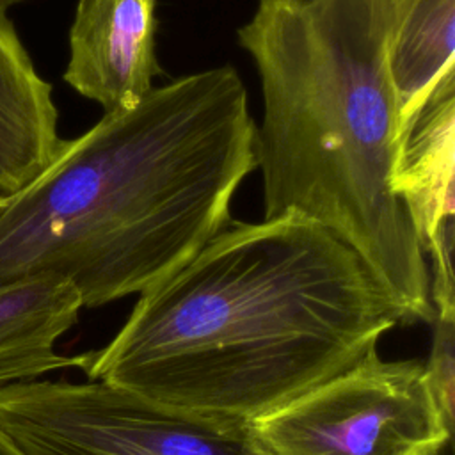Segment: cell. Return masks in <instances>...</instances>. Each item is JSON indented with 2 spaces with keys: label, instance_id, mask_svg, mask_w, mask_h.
Here are the masks:
<instances>
[{
  "label": "cell",
  "instance_id": "1",
  "mask_svg": "<svg viewBox=\"0 0 455 455\" xmlns=\"http://www.w3.org/2000/svg\"><path fill=\"white\" fill-rule=\"evenodd\" d=\"M398 323L355 251L283 215L224 228L139 295L82 371L165 409L247 423L347 370Z\"/></svg>",
  "mask_w": 455,
  "mask_h": 455
},
{
  "label": "cell",
  "instance_id": "2",
  "mask_svg": "<svg viewBox=\"0 0 455 455\" xmlns=\"http://www.w3.org/2000/svg\"><path fill=\"white\" fill-rule=\"evenodd\" d=\"M256 124L233 66L153 87L82 135L0 208V283L50 274L84 307L140 295L229 226L256 167Z\"/></svg>",
  "mask_w": 455,
  "mask_h": 455
},
{
  "label": "cell",
  "instance_id": "3",
  "mask_svg": "<svg viewBox=\"0 0 455 455\" xmlns=\"http://www.w3.org/2000/svg\"><path fill=\"white\" fill-rule=\"evenodd\" d=\"M387 0H258L238 28L259 73L263 219L297 215L343 240L402 323H434L430 272L389 185L398 101Z\"/></svg>",
  "mask_w": 455,
  "mask_h": 455
},
{
  "label": "cell",
  "instance_id": "4",
  "mask_svg": "<svg viewBox=\"0 0 455 455\" xmlns=\"http://www.w3.org/2000/svg\"><path fill=\"white\" fill-rule=\"evenodd\" d=\"M267 455H437L450 441L419 359L359 361L245 423Z\"/></svg>",
  "mask_w": 455,
  "mask_h": 455
},
{
  "label": "cell",
  "instance_id": "5",
  "mask_svg": "<svg viewBox=\"0 0 455 455\" xmlns=\"http://www.w3.org/2000/svg\"><path fill=\"white\" fill-rule=\"evenodd\" d=\"M0 425L27 455H267L245 423L178 412L96 380L4 386Z\"/></svg>",
  "mask_w": 455,
  "mask_h": 455
},
{
  "label": "cell",
  "instance_id": "6",
  "mask_svg": "<svg viewBox=\"0 0 455 455\" xmlns=\"http://www.w3.org/2000/svg\"><path fill=\"white\" fill-rule=\"evenodd\" d=\"M389 185L427 259L435 318H455V64L400 112Z\"/></svg>",
  "mask_w": 455,
  "mask_h": 455
},
{
  "label": "cell",
  "instance_id": "7",
  "mask_svg": "<svg viewBox=\"0 0 455 455\" xmlns=\"http://www.w3.org/2000/svg\"><path fill=\"white\" fill-rule=\"evenodd\" d=\"M158 0H78L64 82L103 112L139 103L162 73Z\"/></svg>",
  "mask_w": 455,
  "mask_h": 455
},
{
  "label": "cell",
  "instance_id": "8",
  "mask_svg": "<svg viewBox=\"0 0 455 455\" xmlns=\"http://www.w3.org/2000/svg\"><path fill=\"white\" fill-rule=\"evenodd\" d=\"M82 307L78 290L59 275L0 283V387L32 382L55 370H82L85 352H57V341L75 327Z\"/></svg>",
  "mask_w": 455,
  "mask_h": 455
},
{
  "label": "cell",
  "instance_id": "9",
  "mask_svg": "<svg viewBox=\"0 0 455 455\" xmlns=\"http://www.w3.org/2000/svg\"><path fill=\"white\" fill-rule=\"evenodd\" d=\"M57 107L7 9L0 5V199L32 181L59 153Z\"/></svg>",
  "mask_w": 455,
  "mask_h": 455
},
{
  "label": "cell",
  "instance_id": "10",
  "mask_svg": "<svg viewBox=\"0 0 455 455\" xmlns=\"http://www.w3.org/2000/svg\"><path fill=\"white\" fill-rule=\"evenodd\" d=\"M455 0H398L386 60L400 112L419 98L453 57Z\"/></svg>",
  "mask_w": 455,
  "mask_h": 455
},
{
  "label": "cell",
  "instance_id": "11",
  "mask_svg": "<svg viewBox=\"0 0 455 455\" xmlns=\"http://www.w3.org/2000/svg\"><path fill=\"white\" fill-rule=\"evenodd\" d=\"M455 318L434 320V338L428 359L423 361L427 384L435 407L451 430L453 427V398H455Z\"/></svg>",
  "mask_w": 455,
  "mask_h": 455
},
{
  "label": "cell",
  "instance_id": "12",
  "mask_svg": "<svg viewBox=\"0 0 455 455\" xmlns=\"http://www.w3.org/2000/svg\"><path fill=\"white\" fill-rule=\"evenodd\" d=\"M0 455H27L0 425Z\"/></svg>",
  "mask_w": 455,
  "mask_h": 455
},
{
  "label": "cell",
  "instance_id": "13",
  "mask_svg": "<svg viewBox=\"0 0 455 455\" xmlns=\"http://www.w3.org/2000/svg\"><path fill=\"white\" fill-rule=\"evenodd\" d=\"M21 2H25V0H0V5L5 7V9H9V7H12V5H16V4H21Z\"/></svg>",
  "mask_w": 455,
  "mask_h": 455
},
{
  "label": "cell",
  "instance_id": "14",
  "mask_svg": "<svg viewBox=\"0 0 455 455\" xmlns=\"http://www.w3.org/2000/svg\"><path fill=\"white\" fill-rule=\"evenodd\" d=\"M387 2H393V4H396V2H398V0H387Z\"/></svg>",
  "mask_w": 455,
  "mask_h": 455
},
{
  "label": "cell",
  "instance_id": "15",
  "mask_svg": "<svg viewBox=\"0 0 455 455\" xmlns=\"http://www.w3.org/2000/svg\"><path fill=\"white\" fill-rule=\"evenodd\" d=\"M2 204H4V199H0V208H2Z\"/></svg>",
  "mask_w": 455,
  "mask_h": 455
}]
</instances>
